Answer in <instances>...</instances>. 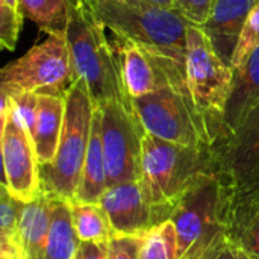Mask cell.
I'll return each instance as SVG.
<instances>
[{"mask_svg": "<svg viewBox=\"0 0 259 259\" xmlns=\"http://www.w3.org/2000/svg\"><path fill=\"white\" fill-rule=\"evenodd\" d=\"M64 36L73 76L85 83L94 105L121 102L132 106L123 88L117 56L106 36V27L85 0H70Z\"/></svg>", "mask_w": 259, "mask_h": 259, "instance_id": "obj_1", "label": "cell"}, {"mask_svg": "<svg viewBox=\"0 0 259 259\" xmlns=\"http://www.w3.org/2000/svg\"><path fill=\"white\" fill-rule=\"evenodd\" d=\"M209 170V149L182 146L144 134L140 184L156 225L170 220L175 208Z\"/></svg>", "mask_w": 259, "mask_h": 259, "instance_id": "obj_2", "label": "cell"}, {"mask_svg": "<svg viewBox=\"0 0 259 259\" xmlns=\"http://www.w3.org/2000/svg\"><path fill=\"white\" fill-rule=\"evenodd\" d=\"M209 170L222 190L226 228L259 208V103L229 137L211 146Z\"/></svg>", "mask_w": 259, "mask_h": 259, "instance_id": "obj_3", "label": "cell"}, {"mask_svg": "<svg viewBox=\"0 0 259 259\" xmlns=\"http://www.w3.org/2000/svg\"><path fill=\"white\" fill-rule=\"evenodd\" d=\"M112 35L185 58L191 24L178 9L149 0H85Z\"/></svg>", "mask_w": 259, "mask_h": 259, "instance_id": "obj_4", "label": "cell"}, {"mask_svg": "<svg viewBox=\"0 0 259 259\" xmlns=\"http://www.w3.org/2000/svg\"><path fill=\"white\" fill-rule=\"evenodd\" d=\"M96 105L80 79L65 93V120L55 159L41 165V191L55 199L73 200L87 158Z\"/></svg>", "mask_w": 259, "mask_h": 259, "instance_id": "obj_5", "label": "cell"}, {"mask_svg": "<svg viewBox=\"0 0 259 259\" xmlns=\"http://www.w3.org/2000/svg\"><path fill=\"white\" fill-rule=\"evenodd\" d=\"M185 76L212 146L220 134L231 96L234 67L217 53L203 29L193 23L187 29Z\"/></svg>", "mask_w": 259, "mask_h": 259, "instance_id": "obj_6", "label": "cell"}, {"mask_svg": "<svg viewBox=\"0 0 259 259\" xmlns=\"http://www.w3.org/2000/svg\"><path fill=\"white\" fill-rule=\"evenodd\" d=\"M132 106L147 134L182 146L211 149L206 126L188 85H170L137 97Z\"/></svg>", "mask_w": 259, "mask_h": 259, "instance_id": "obj_7", "label": "cell"}, {"mask_svg": "<svg viewBox=\"0 0 259 259\" xmlns=\"http://www.w3.org/2000/svg\"><path fill=\"white\" fill-rule=\"evenodd\" d=\"M170 222L178 235V259H197L226 234L222 190L212 173L193 185L175 208Z\"/></svg>", "mask_w": 259, "mask_h": 259, "instance_id": "obj_8", "label": "cell"}, {"mask_svg": "<svg viewBox=\"0 0 259 259\" xmlns=\"http://www.w3.org/2000/svg\"><path fill=\"white\" fill-rule=\"evenodd\" d=\"M73 67L64 35H49L41 44L29 49L21 58L0 71V93L65 94L73 83Z\"/></svg>", "mask_w": 259, "mask_h": 259, "instance_id": "obj_9", "label": "cell"}, {"mask_svg": "<svg viewBox=\"0 0 259 259\" xmlns=\"http://www.w3.org/2000/svg\"><path fill=\"white\" fill-rule=\"evenodd\" d=\"M97 108L100 111L108 188L140 181L143 138L146 131L134 108L121 102H108Z\"/></svg>", "mask_w": 259, "mask_h": 259, "instance_id": "obj_10", "label": "cell"}, {"mask_svg": "<svg viewBox=\"0 0 259 259\" xmlns=\"http://www.w3.org/2000/svg\"><path fill=\"white\" fill-rule=\"evenodd\" d=\"M123 88L131 102L170 85H188L185 58L114 35L111 41Z\"/></svg>", "mask_w": 259, "mask_h": 259, "instance_id": "obj_11", "label": "cell"}, {"mask_svg": "<svg viewBox=\"0 0 259 259\" xmlns=\"http://www.w3.org/2000/svg\"><path fill=\"white\" fill-rule=\"evenodd\" d=\"M3 187L21 203H30L41 194V165L32 137L18 118L9 96L0 93Z\"/></svg>", "mask_w": 259, "mask_h": 259, "instance_id": "obj_12", "label": "cell"}, {"mask_svg": "<svg viewBox=\"0 0 259 259\" xmlns=\"http://www.w3.org/2000/svg\"><path fill=\"white\" fill-rule=\"evenodd\" d=\"M99 203L109 217L114 235H144L158 226L140 181L109 187Z\"/></svg>", "mask_w": 259, "mask_h": 259, "instance_id": "obj_13", "label": "cell"}, {"mask_svg": "<svg viewBox=\"0 0 259 259\" xmlns=\"http://www.w3.org/2000/svg\"><path fill=\"white\" fill-rule=\"evenodd\" d=\"M258 0H215L208 20L200 26L217 53L231 64L244 23Z\"/></svg>", "mask_w": 259, "mask_h": 259, "instance_id": "obj_14", "label": "cell"}, {"mask_svg": "<svg viewBox=\"0 0 259 259\" xmlns=\"http://www.w3.org/2000/svg\"><path fill=\"white\" fill-rule=\"evenodd\" d=\"M259 103V46L247 61L234 68L231 96L226 105L220 134L215 141L229 137ZM214 141V143H215Z\"/></svg>", "mask_w": 259, "mask_h": 259, "instance_id": "obj_15", "label": "cell"}, {"mask_svg": "<svg viewBox=\"0 0 259 259\" xmlns=\"http://www.w3.org/2000/svg\"><path fill=\"white\" fill-rule=\"evenodd\" d=\"M65 120V94L38 93V108L30 134L39 165L50 164L58 152Z\"/></svg>", "mask_w": 259, "mask_h": 259, "instance_id": "obj_16", "label": "cell"}, {"mask_svg": "<svg viewBox=\"0 0 259 259\" xmlns=\"http://www.w3.org/2000/svg\"><path fill=\"white\" fill-rule=\"evenodd\" d=\"M108 190L106 168H105V155L102 144V126H100V111L96 106L91 124L90 146L83 168L80 173V181L71 202L79 203H99L105 191Z\"/></svg>", "mask_w": 259, "mask_h": 259, "instance_id": "obj_17", "label": "cell"}, {"mask_svg": "<svg viewBox=\"0 0 259 259\" xmlns=\"http://www.w3.org/2000/svg\"><path fill=\"white\" fill-rule=\"evenodd\" d=\"M53 199L41 191L30 203H24L20 215L18 244L24 259H41L44 253L50 222Z\"/></svg>", "mask_w": 259, "mask_h": 259, "instance_id": "obj_18", "label": "cell"}, {"mask_svg": "<svg viewBox=\"0 0 259 259\" xmlns=\"http://www.w3.org/2000/svg\"><path fill=\"white\" fill-rule=\"evenodd\" d=\"M52 199V222L41 259H74L80 240L71 219V202L65 199Z\"/></svg>", "mask_w": 259, "mask_h": 259, "instance_id": "obj_19", "label": "cell"}, {"mask_svg": "<svg viewBox=\"0 0 259 259\" xmlns=\"http://www.w3.org/2000/svg\"><path fill=\"white\" fill-rule=\"evenodd\" d=\"M71 219L82 243H109L114 231L100 203L71 202Z\"/></svg>", "mask_w": 259, "mask_h": 259, "instance_id": "obj_20", "label": "cell"}, {"mask_svg": "<svg viewBox=\"0 0 259 259\" xmlns=\"http://www.w3.org/2000/svg\"><path fill=\"white\" fill-rule=\"evenodd\" d=\"M21 12L47 35H64L70 0H20Z\"/></svg>", "mask_w": 259, "mask_h": 259, "instance_id": "obj_21", "label": "cell"}, {"mask_svg": "<svg viewBox=\"0 0 259 259\" xmlns=\"http://www.w3.org/2000/svg\"><path fill=\"white\" fill-rule=\"evenodd\" d=\"M140 259H178V235L170 220L144 234Z\"/></svg>", "mask_w": 259, "mask_h": 259, "instance_id": "obj_22", "label": "cell"}, {"mask_svg": "<svg viewBox=\"0 0 259 259\" xmlns=\"http://www.w3.org/2000/svg\"><path fill=\"white\" fill-rule=\"evenodd\" d=\"M226 232L247 259H259V208L228 226Z\"/></svg>", "mask_w": 259, "mask_h": 259, "instance_id": "obj_23", "label": "cell"}, {"mask_svg": "<svg viewBox=\"0 0 259 259\" xmlns=\"http://www.w3.org/2000/svg\"><path fill=\"white\" fill-rule=\"evenodd\" d=\"M23 205L24 203L14 199L3 185L0 187V247L20 249L18 226Z\"/></svg>", "mask_w": 259, "mask_h": 259, "instance_id": "obj_24", "label": "cell"}, {"mask_svg": "<svg viewBox=\"0 0 259 259\" xmlns=\"http://www.w3.org/2000/svg\"><path fill=\"white\" fill-rule=\"evenodd\" d=\"M23 18L20 0H0V44L3 49H15Z\"/></svg>", "mask_w": 259, "mask_h": 259, "instance_id": "obj_25", "label": "cell"}, {"mask_svg": "<svg viewBox=\"0 0 259 259\" xmlns=\"http://www.w3.org/2000/svg\"><path fill=\"white\" fill-rule=\"evenodd\" d=\"M259 46V0L256 2V5L253 6V9L250 11L244 27L241 30L238 44L235 47L231 65L234 68L243 65L247 58L258 49Z\"/></svg>", "mask_w": 259, "mask_h": 259, "instance_id": "obj_26", "label": "cell"}, {"mask_svg": "<svg viewBox=\"0 0 259 259\" xmlns=\"http://www.w3.org/2000/svg\"><path fill=\"white\" fill-rule=\"evenodd\" d=\"M144 235H114L108 243L106 259H140Z\"/></svg>", "mask_w": 259, "mask_h": 259, "instance_id": "obj_27", "label": "cell"}, {"mask_svg": "<svg viewBox=\"0 0 259 259\" xmlns=\"http://www.w3.org/2000/svg\"><path fill=\"white\" fill-rule=\"evenodd\" d=\"M14 105V109L24 124V127L32 134L35 120H36V108H38V93H21L15 96H9Z\"/></svg>", "mask_w": 259, "mask_h": 259, "instance_id": "obj_28", "label": "cell"}, {"mask_svg": "<svg viewBox=\"0 0 259 259\" xmlns=\"http://www.w3.org/2000/svg\"><path fill=\"white\" fill-rule=\"evenodd\" d=\"M215 0H175V9H178L193 24L202 26L214 6Z\"/></svg>", "mask_w": 259, "mask_h": 259, "instance_id": "obj_29", "label": "cell"}, {"mask_svg": "<svg viewBox=\"0 0 259 259\" xmlns=\"http://www.w3.org/2000/svg\"><path fill=\"white\" fill-rule=\"evenodd\" d=\"M197 259H247V256L235 246L226 232Z\"/></svg>", "mask_w": 259, "mask_h": 259, "instance_id": "obj_30", "label": "cell"}, {"mask_svg": "<svg viewBox=\"0 0 259 259\" xmlns=\"http://www.w3.org/2000/svg\"><path fill=\"white\" fill-rule=\"evenodd\" d=\"M108 243H82L74 255V259H106Z\"/></svg>", "mask_w": 259, "mask_h": 259, "instance_id": "obj_31", "label": "cell"}, {"mask_svg": "<svg viewBox=\"0 0 259 259\" xmlns=\"http://www.w3.org/2000/svg\"><path fill=\"white\" fill-rule=\"evenodd\" d=\"M0 259H24L20 249L15 247H0Z\"/></svg>", "mask_w": 259, "mask_h": 259, "instance_id": "obj_32", "label": "cell"}, {"mask_svg": "<svg viewBox=\"0 0 259 259\" xmlns=\"http://www.w3.org/2000/svg\"><path fill=\"white\" fill-rule=\"evenodd\" d=\"M149 2L165 6V8H175V0H149Z\"/></svg>", "mask_w": 259, "mask_h": 259, "instance_id": "obj_33", "label": "cell"}]
</instances>
